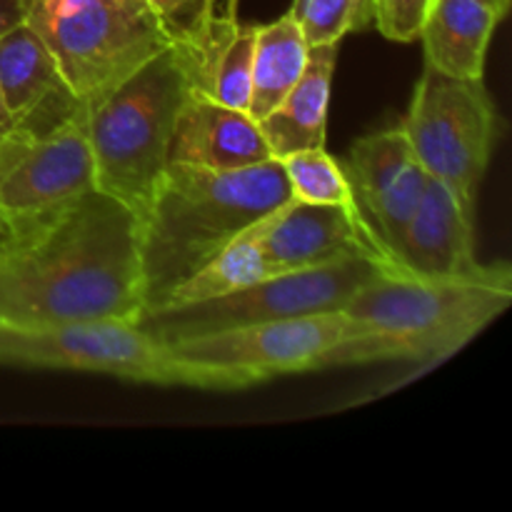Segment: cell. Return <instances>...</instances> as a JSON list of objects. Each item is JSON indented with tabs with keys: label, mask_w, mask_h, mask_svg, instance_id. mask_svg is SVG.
I'll return each mask as SVG.
<instances>
[{
	"label": "cell",
	"mask_w": 512,
	"mask_h": 512,
	"mask_svg": "<svg viewBox=\"0 0 512 512\" xmlns=\"http://www.w3.org/2000/svg\"><path fill=\"white\" fill-rule=\"evenodd\" d=\"M143 310L140 218L100 190L0 245V325L138 323Z\"/></svg>",
	"instance_id": "cell-1"
},
{
	"label": "cell",
	"mask_w": 512,
	"mask_h": 512,
	"mask_svg": "<svg viewBox=\"0 0 512 512\" xmlns=\"http://www.w3.org/2000/svg\"><path fill=\"white\" fill-rule=\"evenodd\" d=\"M512 303V268L483 263L458 278L383 270L343 308L348 333L325 368L418 360L438 363L478 338Z\"/></svg>",
	"instance_id": "cell-2"
},
{
	"label": "cell",
	"mask_w": 512,
	"mask_h": 512,
	"mask_svg": "<svg viewBox=\"0 0 512 512\" xmlns=\"http://www.w3.org/2000/svg\"><path fill=\"white\" fill-rule=\"evenodd\" d=\"M290 198L278 158L238 170L170 163L140 220L143 313L163 308L180 283Z\"/></svg>",
	"instance_id": "cell-3"
},
{
	"label": "cell",
	"mask_w": 512,
	"mask_h": 512,
	"mask_svg": "<svg viewBox=\"0 0 512 512\" xmlns=\"http://www.w3.org/2000/svg\"><path fill=\"white\" fill-rule=\"evenodd\" d=\"M193 78L178 50L165 48L85 115L95 190L140 220L170 165V138Z\"/></svg>",
	"instance_id": "cell-4"
},
{
	"label": "cell",
	"mask_w": 512,
	"mask_h": 512,
	"mask_svg": "<svg viewBox=\"0 0 512 512\" xmlns=\"http://www.w3.org/2000/svg\"><path fill=\"white\" fill-rule=\"evenodd\" d=\"M28 23L85 108L170 48L148 0H35Z\"/></svg>",
	"instance_id": "cell-5"
},
{
	"label": "cell",
	"mask_w": 512,
	"mask_h": 512,
	"mask_svg": "<svg viewBox=\"0 0 512 512\" xmlns=\"http://www.w3.org/2000/svg\"><path fill=\"white\" fill-rule=\"evenodd\" d=\"M0 365L80 370L133 383L238 390L220 370L178 358L138 323L125 320H75L40 328L0 325Z\"/></svg>",
	"instance_id": "cell-6"
},
{
	"label": "cell",
	"mask_w": 512,
	"mask_h": 512,
	"mask_svg": "<svg viewBox=\"0 0 512 512\" xmlns=\"http://www.w3.org/2000/svg\"><path fill=\"white\" fill-rule=\"evenodd\" d=\"M383 270L388 268L368 258H343L315 268L288 270L220 298L143 313L138 325L155 340L170 345L268 320L338 313L368 280Z\"/></svg>",
	"instance_id": "cell-7"
},
{
	"label": "cell",
	"mask_w": 512,
	"mask_h": 512,
	"mask_svg": "<svg viewBox=\"0 0 512 512\" xmlns=\"http://www.w3.org/2000/svg\"><path fill=\"white\" fill-rule=\"evenodd\" d=\"M400 128L425 173L475 213L480 183L503 133V118L483 78H450L425 68Z\"/></svg>",
	"instance_id": "cell-8"
},
{
	"label": "cell",
	"mask_w": 512,
	"mask_h": 512,
	"mask_svg": "<svg viewBox=\"0 0 512 512\" xmlns=\"http://www.w3.org/2000/svg\"><path fill=\"white\" fill-rule=\"evenodd\" d=\"M88 110L50 130L10 128L0 138V233L18 240L95 190Z\"/></svg>",
	"instance_id": "cell-9"
},
{
	"label": "cell",
	"mask_w": 512,
	"mask_h": 512,
	"mask_svg": "<svg viewBox=\"0 0 512 512\" xmlns=\"http://www.w3.org/2000/svg\"><path fill=\"white\" fill-rule=\"evenodd\" d=\"M348 333L343 310L268 320L170 343L178 358L215 368L243 390L278 375L323 370L335 345Z\"/></svg>",
	"instance_id": "cell-10"
},
{
	"label": "cell",
	"mask_w": 512,
	"mask_h": 512,
	"mask_svg": "<svg viewBox=\"0 0 512 512\" xmlns=\"http://www.w3.org/2000/svg\"><path fill=\"white\" fill-rule=\"evenodd\" d=\"M245 233L258 243L270 275L343 258H368L388 270H400L355 205L290 198Z\"/></svg>",
	"instance_id": "cell-11"
},
{
	"label": "cell",
	"mask_w": 512,
	"mask_h": 512,
	"mask_svg": "<svg viewBox=\"0 0 512 512\" xmlns=\"http://www.w3.org/2000/svg\"><path fill=\"white\" fill-rule=\"evenodd\" d=\"M0 95L13 128L35 133L88 110L68 88L48 45L28 20L0 35Z\"/></svg>",
	"instance_id": "cell-12"
},
{
	"label": "cell",
	"mask_w": 512,
	"mask_h": 512,
	"mask_svg": "<svg viewBox=\"0 0 512 512\" xmlns=\"http://www.w3.org/2000/svg\"><path fill=\"white\" fill-rule=\"evenodd\" d=\"M395 263L420 278H458L483 265L475 255V213L460 203L448 185L430 175L395 248Z\"/></svg>",
	"instance_id": "cell-13"
},
{
	"label": "cell",
	"mask_w": 512,
	"mask_h": 512,
	"mask_svg": "<svg viewBox=\"0 0 512 512\" xmlns=\"http://www.w3.org/2000/svg\"><path fill=\"white\" fill-rule=\"evenodd\" d=\"M273 158L258 120L245 110L190 90L170 138V163L203 170H238Z\"/></svg>",
	"instance_id": "cell-14"
},
{
	"label": "cell",
	"mask_w": 512,
	"mask_h": 512,
	"mask_svg": "<svg viewBox=\"0 0 512 512\" xmlns=\"http://www.w3.org/2000/svg\"><path fill=\"white\" fill-rule=\"evenodd\" d=\"M340 43L308 45V58L298 83L273 113L258 120L273 158L283 160L298 150L325 148L330 88Z\"/></svg>",
	"instance_id": "cell-15"
},
{
	"label": "cell",
	"mask_w": 512,
	"mask_h": 512,
	"mask_svg": "<svg viewBox=\"0 0 512 512\" xmlns=\"http://www.w3.org/2000/svg\"><path fill=\"white\" fill-rule=\"evenodd\" d=\"M500 20L503 15L483 0H433L418 38L425 48V68L480 80Z\"/></svg>",
	"instance_id": "cell-16"
},
{
	"label": "cell",
	"mask_w": 512,
	"mask_h": 512,
	"mask_svg": "<svg viewBox=\"0 0 512 512\" xmlns=\"http://www.w3.org/2000/svg\"><path fill=\"white\" fill-rule=\"evenodd\" d=\"M305 58H308V43L293 15L285 13L275 23L258 25L248 103L250 118L263 120L278 108L280 100L298 83Z\"/></svg>",
	"instance_id": "cell-17"
},
{
	"label": "cell",
	"mask_w": 512,
	"mask_h": 512,
	"mask_svg": "<svg viewBox=\"0 0 512 512\" xmlns=\"http://www.w3.org/2000/svg\"><path fill=\"white\" fill-rule=\"evenodd\" d=\"M340 165L348 178L355 208L360 210L363 218L385 193L403 183L410 173L423 168L400 125L358 138L350 148L348 158Z\"/></svg>",
	"instance_id": "cell-18"
},
{
	"label": "cell",
	"mask_w": 512,
	"mask_h": 512,
	"mask_svg": "<svg viewBox=\"0 0 512 512\" xmlns=\"http://www.w3.org/2000/svg\"><path fill=\"white\" fill-rule=\"evenodd\" d=\"M268 275V263H265L258 243L248 233H243L228 248L220 250L208 265H203L198 273L190 275L185 283H180L170 293V298L165 300L163 308L220 298V295H228L233 290L245 288V285L258 283V280L268 278Z\"/></svg>",
	"instance_id": "cell-19"
},
{
	"label": "cell",
	"mask_w": 512,
	"mask_h": 512,
	"mask_svg": "<svg viewBox=\"0 0 512 512\" xmlns=\"http://www.w3.org/2000/svg\"><path fill=\"white\" fill-rule=\"evenodd\" d=\"M280 163H283L293 198L305 200V203L355 205L343 165L333 155L325 153V148L298 150Z\"/></svg>",
	"instance_id": "cell-20"
},
{
	"label": "cell",
	"mask_w": 512,
	"mask_h": 512,
	"mask_svg": "<svg viewBox=\"0 0 512 512\" xmlns=\"http://www.w3.org/2000/svg\"><path fill=\"white\" fill-rule=\"evenodd\" d=\"M288 13L308 45L340 43L345 35L373 25L375 0H295Z\"/></svg>",
	"instance_id": "cell-21"
},
{
	"label": "cell",
	"mask_w": 512,
	"mask_h": 512,
	"mask_svg": "<svg viewBox=\"0 0 512 512\" xmlns=\"http://www.w3.org/2000/svg\"><path fill=\"white\" fill-rule=\"evenodd\" d=\"M170 48L178 50L193 78L208 45L215 20V0H148Z\"/></svg>",
	"instance_id": "cell-22"
},
{
	"label": "cell",
	"mask_w": 512,
	"mask_h": 512,
	"mask_svg": "<svg viewBox=\"0 0 512 512\" xmlns=\"http://www.w3.org/2000/svg\"><path fill=\"white\" fill-rule=\"evenodd\" d=\"M433 0H375L373 25L393 43H413L420 38Z\"/></svg>",
	"instance_id": "cell-23"
},
{
	"label": "cell",
	"mask_w": 512,
	"mask_h": 512,
	"mask_svg": "<svg viewBox=\"0 0 512 512\" xmlns=\"http://www.w3.org/2000/svg\"><path fill=\"white\" fill-rule=\"evenodd\" d=\"M33 5L35 0H0V35L13 30L15 25L25 23Z\"/></svg>",
	"instance_id": "cell-24"
},
{
	"label": "cell",
	"mask_w": 512,
	"mask_h": 512,
	"mask_svg": "<svg viewBox=\"0 0 512 512\" xmlns=\"http://www.w3.org/2000/svg\"><path fill=\"white\" fill-rule=\"evenodd\" d=\"M10 128H13V120H10L8 110H5V103H3V95H0V138H3Z\"/></svg>",
	"instance_id": "cell-25"
},
{
	"label": "cell",
	"mask_w": 512,
	"mask_h": 512,
	"mask_svg": "<svg viewBox=\"0 0 512 512\" xmlns=\"http://www.w3.org/2000/svg\"><path fill=\"white\" fill-rule=\"evenodd\" d=\"M483 3H488L490 8L498 10V13L503 15V18H505V15H508V10H510V0H483Z\"/></svg>",
	"instance_id": "cell-26"
},
{
	"label": "cell",
	"mask_w": 512,
	"mask_h": 512,
	"mask_svg": "<svg viewBox=\"0 0 512 512\" xmlns=\"http://www.w3.org/2000/svg\"><path fill=\"white\" fill-rule=\"evenodd\" d=\"M5 243V238H3V233H0V245H3Z\"/></svg>",
	"instance_id": "cell-27"
}]
</instances>
